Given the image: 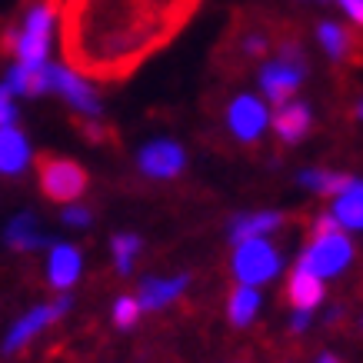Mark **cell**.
Segmentation results:
<instances>
[{
	"label": "cell",
	"mask_w": 363,
	"mask_h": 363,
	"mask_svg": "<svg viewBox=\"0 0 363 363\" xmlns=\"http://www.w3.org/2000/svg\"><path fill=\"white\" fill-rule=\"evenodd\" d=\"M197 7L200 0H64V60L77 77L127 80L187 27Z\"/></svg>",
	"instance_id": "obj_1"
},
{
	"label": "cell",
	"mask_w": 363,
	"mask_h": 363,
	"mask_svg": "<svg viewBox=\"0 0 363 363\" xmlns=\"http://www.w3.org/2000/svg\"><path fill=\"white\" fill-rule=\"evenodd\" d=\"M37 174H40L44 197L57 200V203H74L87 190V170L77 160H67V157L40 154L37 157Z\"/></svg>",
	"instance_id": "obj_2"
},
{
	"label": "cell",
	"mask_w": 363,
	"mask_h": 363,
	"mask_svg": "<svg viewBox=\"0 0 363 363\" xmlns=\"http://www.w3.org/2000/svg\"><path fill=\"white\" fill-rule=\"evenodd\" d=\"M284 267V257L277 250L274 243H267L264 237L260 240H247V243H237V253H233V274L240 280L243 286H257L274 280Z\"/></svg>",
	"instance_id": "obj_3"
},
{
	"label": "cell",
	"mask_w": 363,
	"mask_h": 363,
	"mask_svg": "<svg viewBox=\"0 0 363 363\" xmlns=\"http://www.w3.org/2000/svg\"><path fill=\"white\" fill-rule=\"evenodd\" d=\"M54 4H37L27 13L21 33H13V50H17V64L21 67H44L47 64V47H50V27H54Z\"/></svg>",
	"instance_id": "obj_4"
},
{
	"label": "cell",
	"mask_w": 363,
	"mask_h": 363,
	"mask_svg": "<svg viewBox=\"0 0 363 363\" xmlns=\"http://www.w3.org/2000/svg\"><path fill=\"white\" fill-rule=\"evenodd\" d=\"M350 260H353L350 240L337 230V233H327V237H313V243L300 253V264L297 267H303V270H310L313 277H320V280H323V277L343 274V270L350 267Z\"/></svg>",
	"instance_id": "obj_5"
},
{
	"label": "cell",
	"mask_w": 363,
	"mask_h": 363,
	"mask_svg": "<svg viewBox=\"0 0 363 363\" xmlns=\"http://www.w3.org/2000/svg\"><path fill=\"white\" fill-rule=\"evenodd\" d=\"M67 310H70V300H67V297H60L57 303H47V307L27 310V313H23V317L11 327V333H7V340H4V353L23 350V347H27L37 333L44 330V327H50L57 317H64Z\"/></svg>",
	"instance_id": "obj_6"
},
{
	"label": "cell",
	"mask_w": 363,
	"mask_h": 363,
	"mask_svg": "<svg viewBox=\"0 0 363 363\" xmlns=\"http://www.w3.org/2000/svg\"><path fill=\"white\" fill-rule=\"evenodd\" d=\"M227 123H230V130L237 140L243 143H257L260 140V133L267 130V107L260 97H250V94H240V97L230 104V111H227Z\"/></svg>",
	"instance_id": "obj_7"
},
{
	"label": "cell",
	"mask_w": 363,
	"mask_h": 363,
	"mask_svg": "<svg viewBox=\"0 0 363 363\" xmlns=\"http://www.w3.org/2000/svg\"><path fill=\"white\" fill-rule=\"evenodd\" d=\"M187 167V154L184 147L174 140H154L140 150V170L154 180H170Z\"/></svg>",
	"instance_id": "obj_8"
},
{
	"label": "cell",
	"mask_w": 363,
	"mask_h": 363,
	"mask_svg": "<svg viewBox=\"0 0 363 363\" xmlns=\"http://www.w3.org/2000/svg\"><path fill=\"white\" fill-rule=\"evenodd\" d=\"M303 84V60H277L260 74V87L274 104H286Z\"/></svg>",
	"instance_id": "obj_9"
},
{
	"label": "cell",
	"mask_w": 363,
	"mask_h": 363,
	"mask_svg": "<svg viewBox=\"0 0 363 363\" xmlns=\"http://www.w3.org/2000/svg\"><path fill=\"white\" fill-rule=\"evenodd\" d=\"M50 90H57L60 97H67L70 104H74V107H77V111L94 113V117L100 113L97 94H94L87 80L77 77L70 67H50Z\"/></svg>",
	"instance_id": "obj_10"
},
{
	"label": "cell",
	"mask_w": 363,
	"mask_h": 363,
	"mask_svg": "<svg viewBox=\"0 0 363 363\" xmlns=\"http://www.w3.org/2000/svg\"><path fill=\"white\" fill-rule=\"evenodd\" d=\"M286 300H290L294 310H300V313L317 310L320 303H323V280L313 277L310 270H303V267H297V270L290 274V280H286Z\"/></svg>",
	"instance_id": "obj_11"
},
{
	"label": "cell",
	"mask_w": 363,
	"mask_h": 363,
	"mask_svg": "<svg viewBox=\"0 0 363 363\" xmlns=\"http://www.w3.org/2000/svg\"><path fill=\"white\" fill-rule=\"evenodd\" d=\"M190 284V277L187 274H180V277H150V280H143L140 284V310H160L167 307L170 300H177L180 294H184V286Z\"/></svg>",
	"instance_id": "obj_12"
},
{
	"label": "cell",
	"mask_w": 363,
	"mask_h": 363,
	"mask_svg": "<svg viewBox=\"0 0 363 363\" xmlns=\"http://www.w3.org/2000/svg\"><path fill=\"white\" fill-rule=\"evenodd\" d=\"M30 160V143L17 127H0V174H23V167Z\"/></svg>",
	"instance_id": "obj_13"
},
{
	"label": "cell",
	"mask_w": 363,
	"mask_h": 363,
	"mask_svg": "<svg viewBox=\"0 0 363 363\" xmlns=\"http://www.w3.org/2000/svg\"><path fill=\"white\" fill-rule=\"evenodd\" d=\"M47 277L57 290H67L80 277V250L70 247V243H57L50 250V260H47Z\"/></svg>",
	"instance_id": "obj_14"
},
{
	"label": "cell",
	"mask_w": 363,
	"mask_h": 363,
	"mask_svg": "<svg viewBox=\"0 0 363 363\" xmlns=\"http://www.w3.org/2000/svg\"><path fill=\"white\" fill-rule=\"evenodd\" d=\"M363 187L360 180H350L347 187L337 194V203H333V220H337V227H343V230H360L363 227Z\"/></svg>",
	"instance_id": "obj_15"
},
{
	"label": "cell",
	"mask_w": 363,
	"mask_h": 363,
	"mask_svg": "<svg viewBox=\"0 0 363 363\" xmlns=\"http://www.w3.org/2000/svg\"><path fill=\"white\" fill-rule=\"evenodd\" d=\"M274 130L284 143H300L310 130V111L303 104H284L274 117Z\"/></svg>",
	"instance_id": "obj_16"
},
{
	"label": "cell",
	"mask_w": 363,
	"mask_h": 363,
	"mask_svg": "<svg viewBox=\"0 0 363 363\" xmlns=\"http://www.w3.org/2000/svg\"><path fill=\"white\" fill-rule=\"evenodd\" d=\"M11 94H23V97H40L50 90V64L44 67H13L11 77H7Z\"/></svg>",
	"instance_id": "obj_17"
},
{
	"label": "cell",
	"mask_w": 363,
	"mask_h": 363,
	"mask_svg": "<svg viewBox=\"0 0 363 363\" xmlns=\"http://www.w3.org/2000/svg\"><path fill=\"white\" fill-rule=\"evenodd\" d=\"M280 223H284V217H280V213H247V217H237V220H233L230 240L233 243L260 240L264 233H274Z\"/></svg>",
	"instance_id": "obj_18"
},
{
	"label": "cell",
	"mask_w": 363,
	"mask_h": 363,
	"mask_svg": "<svg viewBox=\"0 0 363 363\" xmlns=\"http://www.w3.org/2000/svg\"><path fill=\"white\" fill-rule=\"evenodd\" d=\"M7 243H11L13 250L30 253V250H37V247H44L47 237L37 233V220H33L30 213H21V217H13L11 227H7Z\"/></svg>",
	"instance_id": "obj_19"
},
{
	"label": "cell",
	"mask_w": 363,
	"mask_h": 363,
	"mask_svg": "<svg viewBox=\"0 0 363 363\" xmlns=\"http://www.w3.org/2000/svg\"><path fill=\"white\" fill-rule=\"evenodd\" d=\"M230 320L237 323V327H247L253 317H257V307H260V294L253 290V286H237L230 294Z\"/></svg>",
	"instance_id": "obj_20"
},
{
	"label": "cell",
	"mask_w": 363,
	"mask_h": 363,
	"mask_svg": "<svg viewBox=\"0 0 363 363\" xmlns=\"http://www.w3.org/2000/svg\"><path fill=\"white\" fill-rule=\"evenodd\" d=\"M300 180H303V187H310L313 194H320V197H337L347 184H350L353 177L347 174H330V170H303L300 174Z\"/></svg>",
	"instance_id": "obj_21"
},
{
	"label": "cell",
	"mask_w": 363,
	"mask_h": 363,
	"mask_svg": "<svg viewBox=\"0 0 363 363\" xmlns=\"http://www.w3.org/2000/svg\"><path fill=\"white\" fill-rule=\"evenodd\" d=\"M320 44L327 47V54L333 57V60H343V57L353 50V33L343 30L340 23H320Z\"/></svg>",
	"instance_id": "obj_22"
},
{
	"label": "cell",
	"mask_w": 363,
	"mask_h": 363,
	"mask_svg": "<svg viewBox=\"0 0 363 363\" xmlns=\"http://www.w3.org/2000/svg\"><path fill=\"white\" fill-rule=\"evenodd\" d=\"M111 247H113V264H117V270H121V274H130L133 257L140 250V237H137V233H121V237H113Z\"/></svg>",
	"instance_id": "obj_23"
},
{
	"label": "cell",
	"mask_w": 363,
	"mask_h": 363,
	"mask_svg": "<svg viewBox=\"0 0 363 363\" xmlns=\"http://www.w3.org/2000/svg\"><path fill=\"white\" fill-rule=\"evenodd\" d=\"M140 303L133 297H121L117 303H113V323L121 327V330H130V327H137V320H140Z\"/></svg>",
	"instance_id": "obj_24"
},
{
	"label": "cell",
	"mask_w": 363,
	"mask_h": 363,
	"mask_svg": "<svg viewBox=\"0 0 363 363\" xmlns=\"http://www.w3.org/2000/svg\"><path fill=\"white\" fill-rule=\"evenodd\" d=\"M13 94H11V87L4 84L0 87V127H11L13 123V117H17V111H13Z\"/></svg>",
	"instance_id": "obj_25"
},
{
	"label": "cell",
	"mask_w": 363,
	"mask_h": 363,
	"mask_svg": "<svg viewBox=\"0 0 363 363\" xmlns=\"http://www.w3.org/2000/svg\"><path fill=\"white\" fill-rule=\"evenodd\" d=\"M64 223H70V227H87V223H90V210L87 207H77V203H74V207H67L64 210Z\"/></svg>",
	"instance_id": "obj_26"
},
{
	"label": "cell",
	"mask_w": 363,
	"mask_h": 363,
	"mask_svg": "<svg viewBox=\"0 0 363 363\" xmlns=\"http://www.w3.org/2000/svg\"><path fill=\"white\" fill-rule=\"evenodd\" d=\"M340 227H337V220H333L330 213H323V217H317V223H313V237H327V233H337Z\"/></svg>",
	"instance_id": "obj_27"
},
{
	"label": "cell",
	"mask_w": 363,
	"mask_h": 363,
	"mask_svg": "<svg viewBox=\"0 0 363 363\" xmlns=\"http://www.w3.org/2000/svg\"><path fill=\"white\" fill-rule=\"evenodd\" d=\"M340 7L347 11V17H350L353 23L363 21V0H340Z\"/></svg>",
	"instance_id": "obj_28"
},
{
	"label": "cell",
	"mask_w": 363,
	"mask_h": 363,
	"mask_svg": "<svg viewBox=\"0 0 363 363\" xmlns=\"http://www.w3.org/2000/svg\"><path fill=\"white\" fill-rule=\"evenodd\" d=\"M307 323H310V313H294V323H290V330L294 333H300V330H307Z\"/></svg>",
	"instance_id": "obj_29"
},
{
	"label": "cell",
	"mask_w": 363,
	"mask_h": 363,
	"mask_svg": "<svg viewBox=\"0 0 363 363\" xmlns=\"http://www.w3.org/2000/svg\"><path fill=\"white\" fill-rule=\"evenodd\" d=\"M317 363H340V360H337V357H320Z\"/></svg>",
	"instance_id": "obj_30"
},
{
	"label": "cell",
	"mask_w": 363,
	"mask_h": 363,
	"mask_svg": "<svg viewBox=\"0 0 363 363\" xmlns=\"http://www.w3.org/2000/svg\"><path fill=\"white\" fill-rule=\"evenodd\" d=\"M47 4H54V7H60V0H47Z\"/></svg>",
	"instance_id": "obj_31"
}]
</instances>
